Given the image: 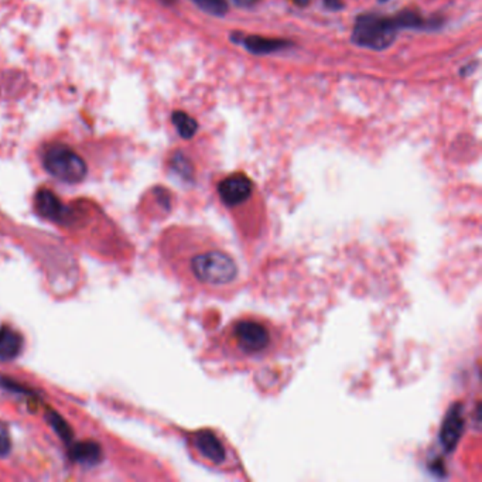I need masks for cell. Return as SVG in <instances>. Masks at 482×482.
Masks as SVG:
<instances>
[{"label": "cell", "instance_id": "obj_15", "mask_svg": "<svg viewBox=\"0 0 482 482\" xmlns=\"http://www.w3.org/2000/svg\"><path fill=\"white\" fill-rule=\"evenodd\" d=\"M12 450L10 434L5 426H0V457H5Z\"/></svg>", "mask_w": 482, "mask_h": 482}, {"label": "cell", "instance_id": "obj_5", "mask_svg": "<svg viewBox=\"0 0 482 482\" xmlns=\"http://www.w3.org/2000/svg\"><path fill=\"white\" fill-rule=\"evenodd\" d=\"M216 191L221 202L228 209H234L250 201L255 193V186L246 174L234 172L218 183Z\"/></svg>", "mask_w": 482, "mask_h": 482}, {"label": "cell", "instance_id": "obj_3", "mask_svg": "<svg viewBox=\"0 0 482 482\" xmlns=\"http://www.w3.org/2000/svg\"><path fill=\"white\" fill-rule=\"evenodd\" d=\"M399 30V24L394 16L364 13L355 20L353 41L360 47L379 51L392 46Z\"/></svg>", "mask_w": 482, "mask_h": 482}, {"label": "cell", "instance_id": "obj_6", "mask_svg": "<svg viewBox=\"0 0 482 482\" xmlns=\"http://www.w3.org/2000/svg\"><path fill=\"white\" fill-rule=\"evenodd\" d=\"M193 443L200 457L208 461L212 467L225 468L228 465V461L231 460V456H232L231 450L225 444L224 438H221L214 431L211 430L198 431L193 438Z\"/></svg>", "mask_w": 482, "mask_h": 482}, {"label": "cell", "instance_id": "obj_14", "mask_svg": "<svg viewBox=\"0 0 482 482\" xmlns=\"http://www.w3.org/2000/svg\"><path fill=\"white\" fill-rule=\"evenodd\" d=\"M49 420L51 423V426L56 428V431L64 438V440H68V438H71V430L70 427L67 426V423L56 413H51L49 416Z\"/></svg>", "mask_w": 482, "mask_h": 482}, {"label": "cell", "instance_id": "obj_9", "mask_svg": "<svg viewBox=\"0 0 482 482\" xmlns=\"http://www.w3.org/2000/svg\"><path fill=\"white\" fill-rule=\"evenodd\" d=\"M22 348L23 338L16 330L8 326L0 327V360L9 361L16 358L22 353Z\"/></svg>", "mask_w": 482, "mask_h": 482}, {"label": "cell", "instance_id": "obj_13", "mask_svg": "<svg viewBox=\"0 0 482 482\" xmlns=\"http://www.w3.org/2000/svg\"><path fill=\"white\" fill-rule=\"evenodd\" d=\"M171 166L172 168L177 171L183 177L188 179L190 175L193 174V166L190 163V160L183 154V153H175L171 159Z\"/></svg>", "mask_w": 482, "mask_h": 482}, {"label": "cell", "instance_id": "obj_18", "mask_svg": "<svg viewBox=\"0 0 482 482\" xmlns=\"http://www.w3.org/2000/svg\"><path fill=\"white\" fill-rule=\"evenodd\" d=\"M293 2H294L297 6L304 8V6H307V5L310 3V0H293Z\"/></svg>", "mask_w": 482, "mask_h": 482}, {"label": "cell", "instance_id": "obj_8", "mask_svg": "<svg viewBox=\"0 0 482 482\" xmlns=\"http://www.w3.org/2000/svg\"><path fill=\"white\" fill-rule=\"evenodd\" d=\"M35 209L37 212L46 219L54 223L68 221L70 211L61 202V200L50 190H40L35 194Z\"/></svg>", "mask_w": 482, "mask_h": 482}, {"label": "cell", "instance_id": "obj_1", "mask_svg": "<svg viewBox=\"0 0 482 482\" xmlns=\"http://www.w3.org/2000/svg\"><path fill=\"white\" fill-rule=\"evenodd\" d=\"M180 234L182 269L190 283L216 297L232 293L238 286L241 269L223 241L202 228H188Z\"/></svg>", "mask_w": 482, "mask_h": 482}, {"label": "cell", "instance_id": "obj_10", "mask_svg": "<svg viewBox=\"0 0 482 482\" xmlns=\"http://www.w3.org/2000/svg\"><path fill=\"white\" fill-rule=\"evenodd\" d=\"M71 457L83 465H95L102 458V450L95 442H81L72 446Z\"/></svg>", "mask_w": 482, "mask_h": 482}, {"label": "cell", "instance_id": "obj_12", "mask_svg": "<svg viewBox=\"0 0 482 482\" xmlns=\"http://www.w3.org/2000/svg\"><path fill=\"white\" fill-rule=\"evenodd\" d=\"M202 12L212 16H225L230 10L227 0H191Z\"/></svg>", "mask_w": 482, "mask_h": 482}, {"label": "cell", "instance_id": "obj_11", "mask_svg": "<svg viewBox=\"0 0 482 482\" xmlns=\"http://www.w3.org/2000/svg\"><path fill=\"white\" fill-rule=\"evenodd\" d=\"M171 120H172L175 129H177L179 135L183 139H191L197 134L198 123L188 113L182 112V111H175L171 116Z\"/></svg>", "mask_w": 482, "mask_h": 482}, {"label": "cell", "instance_id": "obj_19", "mask_svg": "<svg viewBox=\"0 0 482 482\" xmlns=\"http://www.w3.org/2000/svg\"><path fill=\"white\" fill-rule=\"evenodd\" d=\"M379 2H387V0H379Z\"/></svg>", "mask_w": 482, "mask_h": 482}, {"label": "cell", "instance_id": "obj_2", "mask_svg": "<svg viewBox=\"0 0 482 482\" xmlns=\"http://www.w3.org/2000/svg\"><path fill=\"white\" fill-rule=\"evenodd\" d=\"M283 345L284 338L279 326L253 314L231 320L212 341L216 357L235 367L253 365L273 358Z\"/></svg>", "mask_w": 482, "mask_h": 482}, {"label": "cell", "instance_id": "obj_16", "mask_svg": "<svg viewBox=\"0 0 482 482\" xmlns=\"http://www.w3.org/2000/svg\"><path fill=\"white\" fill-rule=\"evenodd\" d=\"M324 6L328 9V10H341L344 8V3H342V0H324Z\"/></svg>", "mask_w": 482, "mask_h": 482}, {"label": "cell", "instance_id": "obj_17", "mask_svg": "<svg viewBox=\"0 0 482 482\" xmlns=\"http://www.w3.org/2000/svg\"><path fill=\"white\" fill-rule=\"evenodd\" d=\"M259 0H235V3L238 6H242V8H249V6H253L255 3H257Z\"/></svg>", "mask_w": 482, "mask_h": 482}, {"label": "cell", "instance_id": "obj_7", "mask_svg": "<svg viewBox=\"0 0 482 482\" xmlns=\"http://www.w3.org/2000/svg\"><path fill=\"white\" fill-rule=\"evenodd\" d=\"M231 40L236 44H241L243 49H246L249 53L256 56H266L276 51L286 50L291 46L289 40L283 38H271V37H262V35H245L232 33Z\"/></svg>", "mask_w": 482, "mask_h": 482}, {"label": "cell", "instance_id": "obj_4", "mask_svg": "<svg viewBox=\"0 0 482 482\" xmlns=\"http://www.w3.org/2000/svg\"><path fill=\"white\" fill-rule=\"evenodd\" d=\"M42 166L54 179L67 183H81L88 172L86 163L65 145H50L42 153Z\"/></svg>", "mask_w": 482, "mask_h": 482}]
</instances>
